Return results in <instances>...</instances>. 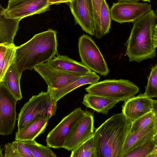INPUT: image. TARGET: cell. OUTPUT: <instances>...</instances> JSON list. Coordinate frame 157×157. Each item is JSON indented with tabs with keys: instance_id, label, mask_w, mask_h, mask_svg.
<instances>
[{
	"instance_id": "22",
	"label": "cell",
	"mask_w": 157,
	"mask_h": 157,
	"mask_svg": "<svg viewBox=\"0 0 157 157\" xmlns=\"http://www.w3.org/2000/svg\"><path fill=\"white\" fill-rule=\"evenodd\" d=\"M16 47L15 44H0V81L2 82L8 69L15 61Z\"/></svg>"
},
{
	"instance_id": "32",
	"label": "cell",
	"mask_w": 157,
	"mask_h": 157,
	"mask_svg": "<svg viewBox=\"0 0 157 157\" xmlns=\"http://www.w3.org/2000/svg\"><path fill=\"white\" fill-rule=\"evenodd\" d=\"M57 102L55 100L51 98V101L48 108V112L49 119L56 114Z\"/></svg>"
},
{
	"instance_id": "6",
	"label": "cell",
	"mask_w": 157,
	"mask_h": 157,
	"mask_svg": "<svg viewBox=\"0 0 157 157\" xmlns=\"http://www.w3.org/2000/svg\"><path fill=\"white\" fill-rule=\"evenodd\" d=\"M86 111L78 107L64 117L47 135L46 141L48 147L57 149L63 148L72 129L84 115Z\"/></svg>"
},
{
	"instance_id": "27",
	"label": "cell",
	"mask_w": 157,
	"mask_h": 157,
	"mask_svg": "<svg viewBox=\"0 0 157 157\" xmlns=\"http://www.w3.org/2000/svg\"><path fill=\"white\" fill-rule=\"evenodd\" d=\"M30 150L34 157H56L48 147L37 143L35 140L22 141Z\"/></svg>"
},
{
	"instance_id": "31",
	"label": "cell",
	"mask_w": 157,
	"mask_h": 157,
	"mask_svg": "<svg viewBox=\"0 0 157 157\" xmlns=\"http://www.w3.org/2000/svg\"><path fill=\"white\" fill-rule=\"evenodd\" d=\"M4 151V157H22L13 142H9L5 145Z\"/></svg>"
},
{
	"instance_id": "7",
	"label": "cell",
	"mask_w": 157,
	"mask_h": 157,
	"mask_svg": "<svg viewBox=\"0 0 157 157\" xmlns=\"http://www.w3.org/2000/svg\"><path fill=\"white\" fill-rule=\"evenodd\" d=\"M18 101L2 82L0 85V135H10L14 129Z\"/></svg>"
},
{
	"instance_id": "40",
	"label": "cell",
	"mask_w": 157,
	"mask_h": 157,
	"mask_svg": "<svg viewBox=\"0 0 157 157\" xmlns=\"http://www.w3.org/2000/svg\"><path fill=\"white\" fill-rule=\"evenodd\" d=\"M2 82L0 81V85L1 84Z\"/></svg>"
},
{
	"instance_id": "17",
	"label": "cell",
	"mask_w": 157,
	"mask_h": 157,
	"mask_svg": "<svg viewBox=\"0 0 157 157\" xmlns=\"http://www.w3.org/2000/svg\"><path fill=\"white\" fill-rule=\"evenodd\" d=\"M21 20L8 18L6 9L0 4V44H14V39Z\"/></svg>"
},
{
	"instance_id": "25",
	"label": "cell",
	"mask_w": 157,
	"mask_h": 157,
	"mask_svg": "<svg viewBox=\"0 0 157 157\" xmlns=\"http://www.w3.org/2000/svg\"><path fill=\"white\" fill-rule=\"evenodd\" d=\"M110 10L105 0H102L100 13V29L99 39L108 33L111 28Z\"/></svg>"
},
{
	"instance_id": "23",
	"label": "cell",
	"mask_w": 157,
	"mask_h": 157,
	"mask_svg": "<svg viewBox=\"0 0 157 157\" xmlns=\"http://www.w3.org/2000/svg\"><path fill=\"white\" fill-rule=\"evenodd\" d=\"M71 151V157H97L93 134Z\"/></svg>"
},
{
	"instance_id": "37",
	"label": "cell",
	"mask_w": 157,
	"mask_h": 157,
	"mask_svg": "<svg viewBox=\"0 0 157 157\" xmlns=\"http://www.w3.org/2000/svg\"><path fill=\"white\" fill-rule=\"evenodd\" d=\"M118 1H126L128 2H138L140 0H117Z\"/></svg>"
},
{
	"instance_id": "9",
	"label": "cell",
	"mask_w": 157,
	"mask_h": 157,
	"mask_svg": "<svg viewBox=\"0 0 157 157\" xmlns=\"http://www.w3.org/2000/svg\"><path fill=\"white\" fill-rule=\"evenodd\" d=\"M51 101V96L47 92L42 91L37 95L33 96L24 104L18 114L17 130L22 128L37 116H48V109Z\"/></svg>"
},
{
	"instance_id": "11",
	"label": "cell",
	"mask_w": 157,
	"mask_h": 157,
	"mask_svg": "<svg viewBox=\"0 0 157 157\" xmlns=\"http://www.w3.org/2000/svg\"><path fill=\"white\" fill-rule=\"evenodd\" d=\"M94 119L91 112L86 111L69 135L63 148L71 151L87 140L94 132Z\"/></svg>"
},
{
	"instance_id": "1",
	"label": "cell",
	"mask_w": 157,
	"mask_h": 157,
	"mask_svg": "<svg viewBox=\"0 0 157 157\" xmlns=\"http://www.w3.org/2000/svg\"><path fill=\"white\" fill-rule=\"evenodd\" d=\"M125 54L130 62L140 63L156 54L157 15L151 10L135 21L127 40Z\"/></svg>"
},
{
	"instance_id": "8",
	"label": "cell",
	"mask_w": 157,
	"mask_h": 157,
	"mask_svg": "<svg viewBox=\"0 0 157 157\" xmlns=\"http://www.w3.org/2000/svg\"><path fill=\"white\" fill-rule=\"evenodd\" d=\"M110 10L111 19L120 24L132 22L151 10V5L146 3L126 1L113 3Z\"/></svg>"
},
{
	"instance_id": "35",
	"label": "cell",
	"mask_w": 157,
	"mask_h": 157,
	"mask_svg": "<svg viewBox=\"0 0 157 157\" xmlns=\"http://www.w3.org/2000/svg\"><path fill=\"white\" fill-rule=\"evenodd\" d=\"M157 101L153 99V111L157 114Z\"/></svg>"
},
{
	"instance_id": "14",
	"label": "cell",
	"mask_w": 157,
	"mask_h": 157,
	"mask_svg": "<svg viewBox=\"0 0 157 157\" xmlns=\"http://www.w3.org/2000/svg\"><path fill=\"white\" fill-rule=\"evenodd\" d=\"M48 0H29L21 5L10 9L6 8L8 18H22L36 14H40L48 11L51 5Z\"/></svg>"
},
{
	"instance_id": "2",
	"label": "cell",
	"mask_w": 157,
	"mask_h": 157,
	"mask_svg": "<svg viewBox=\"0 0 157 157\" xmlns=\"http://www.w3.org/2000/svg\"><path fill=\"white\" fill-rule=\"evenodd\" d=\"M57 32L51 29L35 34L16 49L15 63L22 74L37 65L46 62L59 54Z\"/></svg>"
},
{
	"instance_id": "36",
	"label": "cell",
	"mask_w": 157,
	"mask_h": 157,
	"mask_svg": "<svg viewBox=\"0 0 157 157\" xmlns=\"http://www.w3.org/2000/svg\"><path fill=\"white\" fill-rule=\"evenodd\" d=\"M148 157H157V149L153 151L148 156Z\"/></svg>"
},
{
	"instance_id": "34",
	"label": "cell",
	"mask_w": 157,
	"mask_h": 157,
	"mask_svg": "<svg viewBox=\"0 0 157 157\" xmlns=\"http://www.w3.org/2000/svg\"><path fill=\"white\" fill-rule=\"evenodd\" d=\"M72 0H48V2L51 5L59 4L61 3H68Z\"/></svg>"
},
{
	"instance_id": "29",
	"label": "cell",
	"mask_w": 157,
	"mask_h": 157,
	"mask_svg": "<svg viewBox=\"0 0 157 157\" xmlns=\"http://www.w3.org/2000/svg\"><path fill=\"white\" fill-rule=\"evenodd\" d=\"M94 22V35L99 38L100 29V13L102 0H91Z\"/></svg>"
},
{
	"instance_id": "21",
	"label": "cell",
	"mask_w": 157,
	"mask_h": 157,
	"mask_svg": "<svg viewBox=\"0 0 157 157\" xmlns=\"http://www.w3.org/2000/svg\"><path fill=\"white\" fill-rule=\"evenodd\" d=\"M22 73L17 69L15 61L9 67L2 82L18 100L22 98L20 87V79Z\"/></svg>"
},
{
	"instance_id": "38",
	"label": "cell",
	"mask_w": 157,
	"mask_h": 157,
	"mask_svg": "<svg viewBox=\"0 0 157 157\" xmlns=\"http://www.w3.org/2000/svg\"><path fill=\"white\" fill-rule=\"evenodd\" d=\"M2 150H3L1 149V146H0V157H4L2 153Z\"/></svg>"
},
{
	"instance_id": "30",
	"label": "cell",
	"mask_w": 157,
	"mask_h": 157,
	"mask_svg": "<svg viewBox=\"0 0 157 157\" xmlns=\"http://www.w3.org/2000/svg\"><path fill=\"white\" fill-rule=\"evenodd\" d=\"M15 140L13 142L22 157H34L31 151L22 141Z\"/></svg>"
},
{
	"instance_id": "16",
	"label": "cell",
	"mask_w": 157,
	"mask_h": 157,
	"mask_svg": "<svg viewBox=\"0 0 157 157\" xmlns=\"http://www.w3.org/2000/svg\"><path fill=\"white\" fill-rule=\"evenodd\" d=\"M156 136H157V122L137 132L132 134L129 132L123 147L121 157H124L131 150Z\"/></svg>"
},
{
	"instance_id": "18",
	"label": "cell",
	"mask_w": 157,
	"mask_h": 157,
	"mask_svg": "<svg viewBox=\"0 0 157 157\" xmlns=\"http://www.w3.org/2000/svg\"><path fill=\"white\" fill-rule=\"evenodd\" d=\"M52 67L69 73L84 75L92 71L82 62L59 54L46 62Z\"/></svg>"
},
{
	"instance_id": "20",
	"label": "cell",
	"mask_w": 157,
	"mask_h": 157,
	"mask_svg": "<svg viewBox=\"0 0 157 157\" xmlns=\"http://www.w3.org/2000/svg\"><path fill=\"white\" fill-rule=\"evenodd\" d=\"M119 101L88 93L84 95L82 103L97 112L107 115L109 110Z\"/></svg>"
},
{
	"instance_id": "33",
	"label": "cell",
	"mask_w": 157,
	"mask_h": 157,
	"mask_svg": "<svg viewBox=\"0 0 157 157\" xmlns=\"http://www.w3.org/2000/svg\"><path fill=\"white\" fill-rule=\"evenodd\" d=\"M29 0H9L6 8L10 9L13 7L22 4Z\"/></svg>"
},
{
	"instance_id": "5",
	"label": "cell",
	"mask_w": 157,
	"mask_h": 157,
	"mask_svg": "<svg viewBox=\"0 0 157 157\" xmlns=\"http://www.w3.org/2000/svg\"><path fill=\"white\" fill-rule=\"evenodd\" d=\"M78 50L81 62L92 71L101 76L108 75L109 70L98 47L92 38L83 34L78 39Z\"/></svg>"
},
{
	"instance_id": "39",
	"label": "cell",
	"mask_w": 157,
	"mask_h": 157,
	"mask_svg": "<svg viewBox=\"0 0 157 157\" xmlns=\"http://www.w3.org/2000/svg\"><path fill=\"white\" fill-rule=\"evenodd\" d=\"M143 1V2H150V0H140Z\"/></svg>"
},
{
	"instance_id": "26",
	"label": "cell",
	"mask_w": 157,
	"mask_h": 157,
	"mask_svg": "<svg viewBox=\"0 0 157 157\" xmlns=\"http://www.w3.org/2000/svg\"><path fill=\"white\" fill-rule=\"evenodd\" d=\"M157 122V114L153 111L149 112L131 123L129 133L132 134L137 132Z\"/></svg>"
},
{
	"instance_id": "28",
	"label": "cell",
	"mask_w": 157,
	"mask_h": 157,
	"mask_svg": "<svg viewBox=\"0 0 157 157\" xmlns=\"http://www.w3.org/2000/svg\"><path fill=\"white\" fill-rule=\"evenodd\" d=\"M144 94L151 98L157 97V64L152 67Z\"/></svg>"
},
{
	"instance_id": "10",
	"label": "cell",
	"mask_w": 157,
	"mask_h": 157,
	"mask_svg": "<svg viewBox=\"0 0 157 157\" xmlns=\"http://www.w3.org/2000/svg\"><path fill=\"white\" fill-rule=\"evenodd\" d=\"M33 69L46 82L47 88L53 90L62 88L84 75L58 70L47 62L37 65Z\"/></svg>"
},
{
	"instance_id": "15",
	"label": "cell",
	"mask_w": 157,
	"mask_h": 157,
	"mask_svg": "<svg viewBox=\"0 0 157 157\" xmlns=\"http://www.w3.org/2000/svg\"><path fill=\"white\" fill-rule=\"evenodd\" d=\"M49 119L47 115L36 116L22 128L17 130L15 140L21 141L34 140L44 133Z\"/></svg>"
},
{
	"instance_id": "4",
	"label": "cell",
	"mask_w": 157,
	"mask_h": 157,
	"mask_svg": "<svg viewBox=\"0 0 157 157\" xmlns=\"http://www.w3.org/2000/svg\"><path fill=\"white\" fill-rule=\"evenodd\" d=\"M88 93L119 101H125L139 91V88L128 80L106 79L90 85L85 89Z\"/></svg>"
},
{
	"instance_id": "13",
	"label": "cell",
	"mask_w": 157,
	"mask_h": 157,
	"mask_svg": "<svg viewBox=\"0 0 157 157\" xmlns=\"http://www.w3.org/2000/svg\"><path fill=\"white\" fill-rule=\"evenodd\" d=\"M122 107V112L125 118L132 123L143 115L153 111V99L141 93L124 101Z\"/></svg>"
},
{
	"instance_id": "3",
	"label": "cell",
	"mask_w": 157,
	"mask_h": 157,
	"mask_svg": "<svg viewBox=\"0 0 157 157\" xmlns=\"http://www.w3.org/2000/svg\"><path fill=\"white\" fill-rule=\"evenodd\" d=\"M131 125L121 112L114 114L96 128L93 134L97 157H121Z\"/></svg>"
},
{
	"instance_id": "19",
	"label": "cell",
	"mask_w": 157,
	"mask_h": 157,
	"mask_svg": "<svg viewBox=\"0 0 157 157\" xmlns=\"http://www.w3.org/2000/svg\"><path fill=\"white\" fill-rule=\"evenodd\" d=\"M100 78L99 75L92 71L81 76L77 80L60 88L53 90L47 88V92L50 95L52 98L58 101L76 89L85 85L94 84L98 82Z\"/></svg>"
},
{
	"instance_id": "12",
	"label": "cell",
	"mask_w": 157,
	"mask_h": 157,
	"mask_svg": "<svg viewBox=\"0 0 157 157\" xmlns=\"http://www.w3.org/2000/svg\"><path fill=\"white\" fill-rule=\"evenodd\" d=\"M75 24L86 33L93 36L94 22L91 0H72L68 3Z\"/></svg>"
},
{
	"instance_id": "24",
	"label": "cell",
	"mask_w": 157,
	"mask_h": 157,
	"mask_svg": "<svg viewBox=\"0 0 157 157\" xmlns=\"http://www.w3.org/2000/svg\"><path fill=\"white\" fill-rule=\"evenodd\" d=\"M157 149V136L136 147L126 154L124 157H148Z\"/></svg>"
}]
</instances>
